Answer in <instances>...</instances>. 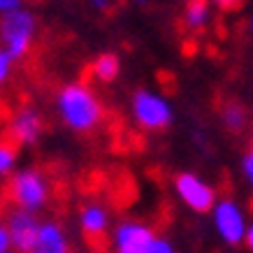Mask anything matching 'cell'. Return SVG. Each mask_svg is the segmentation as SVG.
I'll return each instance as SVG.
<instances>
[{
  "label": "cell",
  "instance_id": "cell-1",
  "mask_svg": "<svg viewBox=\"0 0 253 253\" xmlns=\"http://www.w3.org/2000/svg\"><path fill=\"white\" fill-rule=\"evenodd\" d=\"M56 109H58L61 121L79 135L93 132L105 119L100 98L84 82H72V84L63 86L56 95Z\"/></svg>",
  "mask_w": 253,
  "mask_h": 253
},
{
  "label": "cell",
  "instance_id": "cell-2",
  "mask_svg": "<svg viewBox=\"0 0 253 253\" xmlns=\"http://www.w3.org/2000/svg\"><path fill=\"white\" fill-rule=\"evenodd\" d=\"M38 38V19L31 9L14 7L0 14V46L9 54L12 61H21L31 54Z\"/></svg>",
  "mask_w": 253,
  "mask_h": 253
},
{
  "label": "cell",
  "instance_id": "cell-3",
  "mask_svg": "<svg viewBox=\"0 0 253 253\" xmlns=\"http://www.w3.org/2000/svg\"><path fill=\"white\" fill-rule=\"evenodd\" d=\"M9 198L19 209H28L38 214L44 209L51 198V184L40 169H21L12 174L9 181Z\"/></svg>",
  "mask_w": 253,
  "mask_h": 253
},
{
  "label": "cell",
  "instance_id": "cell-4",
  "mask_svg": "<svg viewBox=\"0 0 253 253\" xmlns=\"http://www.w3.org/2000/svg\"><path fill=\"white\" fill-rule=\"evenodd\" d=\"M130 109L135 123L139 128H144V130H156V132L165 130L174 121V109L169 105V100L165 95H161V93L149 91V88L135 91Z\"/></svg>",
  "mask_w": 253,
  "mask_h": 253
},
{
  "label": "cell",
  "instance_id": "cell-5",
  "mask_svg": "<svg viewBox=\"0 0 253 253\" xmlns=\"http://www.w3.org/2000/svg\"><path fill=\"white\" fill-rule=\"evenodd\" d=\"M211 221H214V230L216 235L225 242L228 246H239L242 239H244V232L249 228V221H246V214L242 205L237 200L223 198L216 200L214 207H211Z\"/></svg>",
  "mask_w": 253,
  "mask_h": 253
},
{
  "label": "cell",
  "instance_id": "cell-6",
  "mask_svg": "<svg viewBox=\"0 0 253 253\" xmlns=\"http://www.w3.org/2000/svg\"><path fill=\"white\" fill-rule=\"evenodd\" d=\"M174 191L179 200L195 214H209L214 202L218 200L214 186L195 172H179L174 176Z\"/></svg>",
  "mask_w": 253,
  "mask_h": 253
},
{
  "label": "cell",
  "instance_id": "cell-7",
  "mask_svg": "<svg viewBox=\"0 0 253 253\" xmlns=\"http://www.w3.org/2000/svg\"><path fill=\"white\" fill-rule=\"evenodd\" d=\"M40 218L28 209H19L16 207L12 214L7 216V232H9V244L12 251L16 253H31L35 239L40 232Z\"/></svg>",
  "mask_w": 253,
  "mask_h": 253
},
{
  "label": "cell",
  "instance_id": "cell-8",
  "mask_svg": "<svg viewBox=\"0 0 253 253\" xmlns=\"http://www.w3.org/2000/svg\"><path fill=\"white\" fill-rule=\"evenodd\" d=\"M154 228L142 221H123L112 232L114 253H144L154 239Z\"/></svg>",
  "mask_w": 253,
  "mask_h": 253
},
{
  "label": "cell",
  "instance_id": "cell-9",
  "mask_svg": "<svg viewBox=\"0 0 253 253\" xmlns=\"http://www.w3.org/2000/svg\"><path fill=\"white\" fill-rule=\"evenodd\" d=\"M42 130H44L42 116L33 107L19 109L12 116V121H9V137L14 139V144H19V146L38 144V139L42 137Z\"/></svg>",
  "mask_w": 253,
  "mask_h": 253
},
{
  "label": "cell",
  "instance_id": "cell-10",
  "mask_svg": "<svg viewBox=\"0 0 253 253\" xmlns=\"http://www.w3.org/2000/svg\"><path fill=\"white\" fill-rule=\"evenodd\" d=\"M31 253H72L68 235L61 228V223H56V221L40 223L38 239H35Z\"/></svg>",
  "mask_w": 253,
  "mask_h": 253
},
{
  "label": "cell",
  "instance_id": "cell-11",
  "mask_svg": "<svg viewBox=\"0 0 253 253\" xmlns=\"http://www.w3.org/2000/svg\"><path fill=\"white\" fill-rule=\"evenodd\" d=\"M79 225H82V232L86 237L98 239L102 237L109 228V211L102 205H86L82 211H79Z\"/></svg>",
  "mask_w": 253,
  "mask_h": 253
},
{
  "label": "cell",
  "instance_id": "cell-12",
  "mask_svg": "<svg viewBox=\"0 0 253 253\" xmlns=\"http://www.w3.org/2000/svg\"><path fill=\"white\" fill-rule=\"evenodd\" d=\"M211 21V2L209 0H188L184 7V26L188 31H202Z\"/></svg>",
  "mask_w": 253,
  "mask_h": 253
},
{
  "label": "cell",
  "instance_id": "cell-13",
  "mask_svg": "<svg viewBox=\"0 0 253 253\" xmlns=\"http://www.w3.org/2000/svg\"><path fill=\"white\" fill-rule=\"evenodd\" d=\"M121 72V58L112 51H105V54L95 56V61L91 65V75L98 79L100 84H112Z\"/></svg>",
  "mask_w": 253,
  "mask_h": 253
},
{
  "label": "cell",
  "instance_id": "cell-14",
  "mask_svg": "<svg viewBox=\"0 0 253 253\" xmlns=\"http://www.w3.org/2000/svg\"><path fill=\"white\" fill-rule=\"evenodd\" d=\"M221 123L228 132H244L249 126V112L242 102H228L221 109Z\"/></svg>",
  "mask_w": 253,
  "mask_h": 253
},
{
  "label": "cell",
  "instance_id": "cell-15",
  "mask_svg": "<svg viewBox=\"0 0 253 253\" xmlns=\"http://www.w3.org/2000/svg\"><path fill=\"white\" fill-rule=\"evenodd\" d=\"M16 168V146L9 142H0V176L12 174Z\"/></svg>",
  "mask_w": 253,
  "mask_h": 253
},
{
  "label": "cell",
  "instance_id": "cell-16",
  "mask_svg": "<svg viewBox=\"0 0 253 253\" xmlns=\"http://www.w3.org/2000/svg\"><path fill=\"white\" fill-rule=\"evenodd\" d=\"M12 72H14V61H12L7 51L0 46V88L7 86V82L12 79Z\"/></svg>",
  "mask_w": 253,
  "mask_h": 253
},
{
  "label": "cell",
  "instance_id": "cell-17",
  "mask_svg": "<svg viewBox=\"0 0 253 253\" xmlns=\"http://www.w3.org/2000/svg\"><path fill=\"white\" fill-rule=\"evenodd\" d=\"M144 253H176V249L172 246V242H169V239L154 235V239L149 242V246H146Z\"/></svg>",
  "mask_w": 253,
  "mask_h": 253
},
{
  "label": "cell",
  "instance_id": "cell-18",
  "mask_svg": "<svg viewBox=\"0 0 253 253\" xmlns=\"http://www.w3.org/2000/svg\"><path fill=\"white\" fill-rule=\"evenodd\" d=\"M239 168H242V176H244V181H249V184H251V181H253V151H251V149L242 156Z\"/></svg>",
  "mask_w": 253,
  "mask_h": 253
},
{
  "label": "cell",
  "instance_id": "cell-19",
  "mask_svg": "<svg viewBox=\"0 0 253 253\" xmlns=\"http://www.w3.org/2000/svg\"><path fill=\"white\" fill-rule=\"evenodd\" d=\"M0 253H12V244H9V232L7 225L0 221Z\"/></svg>",
  "mask_w": 253,
  "mask_h": 253
},
{
  "label": "cell",
  "instance_id": "cell-20",
  "mask_svg": "<svg viewBox=\"0 0 253 253\" xmlns=\"http://www.w3.org/2000/svg\"><path fill=\"white\" fill-rule=\"evenodd\" d=\"M242 2H244V0H211V5H214V7H218V9H223V12L237 9Z\"/></svg>",
  "mask_w": 253,
  "mask_h": 253
},
{
  "label": "cell",
  "instance_id": "cell-21",
  "mask_svg": "<svg viewBox=\"0 0 253 253\" xmlns=\"http://www.w3.org/2000/svg\"><path fill=\"white\" fill-rule=\"evenodd\" d=\"M23 0H0V14H5V12H9V9L14 7H21Z\"/></svg>",
  "mask_w": 253,
  "mask_h": 253
},
{
  "label": "cell",
  "instance_id": "cell-22",
  "mask_svg": "<svg viewBox=\"0 0 253 253\" xmlns=\"http://www.w3.org/2000/svg\"><path fill=\"white\" fill-rule=\"evenodd\" d=\"M91 2L93 9H98V12H107L109 7H112V0H88Z\"/></svg>",
  "mask_w": 253,
  "mask_h": 253
},
{
  "label": "cell",
  "instance_id": "cell-23",
  "mask_svg": "<svg viewBox=\"0 0 253 253\" xmlns=\"http://www.w3.org/2000/svg\"><path fill=\"white\" fill-rule=\"evenodd\" d=\"M242 244H246L249 249H253V225L249 223V228H246L244 232V239H242Z\"/></svg>",
  "mask_w": 253,
  "mask_h": 253
},
{
  "label": "cell",
  "instance_id": "cell-24",
  "mask_svg": "<svg viewBox=\"0 0 253 253\" xmlns=\"http://www.w3.org/2000/svg\"><path fill=\"white\" fill-rule=\"evenodd\" d=\"M130 2H135V5H149L151 0H130Z\"/></svg>",
  "mask_w": 253,
  "mask_h": 253
},
{
  "label": "cell",
  "instance_id": "cell-25",
  "mask_svg": "<svg viewBox=\"0 0 253 253\" xmlns=\"http://www.w3.org/2000/svg\"><path fill=\"white\" fill-rule=\"evenodd\" d=\"M184 2H188V0H184Z\"/></svg>",
  "mask_w": 253,
  "mask_h": 253
}]
</instances>
